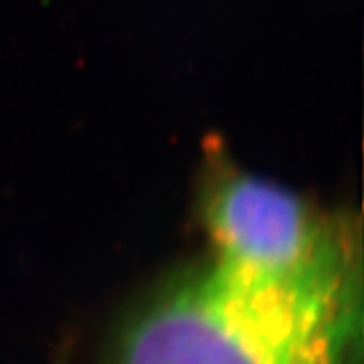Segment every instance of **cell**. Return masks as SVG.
<instances>
[{"instance_id":"1","label":"cell","mask_w":364,"mask_h":364,"mask_svg":"<svg viewBox=\"0 0 364 364\" xmlns=\"http://www.w3.org/2000/svg\"><path fill=\"white\" fill-rule=\"evenodd\" d=\"M360 247L269 275L210 259L149 294L99 364H363Z\"/></svg>"},{"instance_id":"3","label":"cell","mask_w":364,"mask_h":364,"mask_svg":"<svg viewBox=\"0 0 364 364\" xmlns=\"http://www.w3.org/2000/svg\"><path fill=\"white\" fill-rule=\"evenodd\" d=\"M53 364H69V350L68 351L63 350L62 353L58 355L56 359H54Z\"/></svg>"},{"instance_id":"2","label":"cell","mask_w":364,"mask_h":364,"mask_svg":"<svg viewBox=\"0 0 364 364\" xmlns=\"http://www.w3.org/2000/svg\"><path fill=\"white\" fill-rule=\"evenodd\" d=\"M203 214L214 257L269 275L311 272L360 245L346 218L321 216L287 188L229 166L212 175Z\"/></svg>"}]
</instances>
